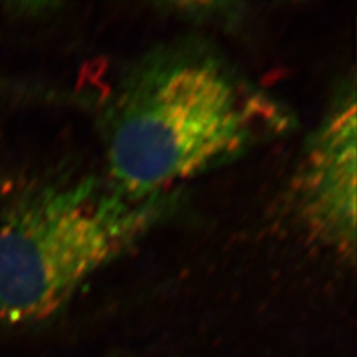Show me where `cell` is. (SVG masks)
Here are the masks:
<instances>
[{"mask_svg":"<svg viewBox=\"0 0 357 357\" xmlns=\"http://www.w3.org/2000/svg\"><path fill=\"white\" fill-rule=\"evenodd\" d=\"M356 109L352 78L308 138L289 190L301 229L351 264L356 255Z\"/></svg>","mask_w":357,"mask_h":357,"instance_id":"cell-3","label":"cell"},{"mask_svg":"<svg viewBox=\"0 0 357 357\" xmlns=\"http://www.w3.org/2000/svg\"><path fill=\"white\" fill-rule=\"evenodd\" d=\"M106 126L113 185L149 197L237 159L293 119L218 54L181 47L153 53L125 77Z\"/></svg>","mask_w":357,"mask_h":357,"instance_id":"cell-1","label":"cell"},{"mask_svg":"<svg viewBox=\"0 0 357 357\" xmlns=\"http://www.w3.org/2000/svg\"><path fill=\"white\" fill-rule=\"evenodd\" d=\"M167 193L135 197L94 180L32 192L0 225V321L56 315L98 270L168 212Z\"/></svg>","mask_w":357,"mask_h":357,"instance_id":"cell-2","label":"cell"}]
</instances>
